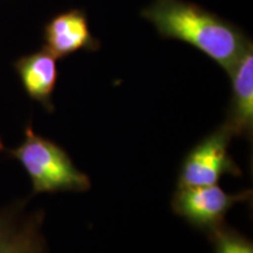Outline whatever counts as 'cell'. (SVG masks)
I'll use <instances>...</instances> for the list:
<instances>
[{
    "instance_id": "obj_6",
    "label": "cell",
    "mask_w": 253,
    "mask_h": 253,
    "mask_svg": "<svg viewBox=\"0 0 253 253\" xmlns=\"http://www.w3.org/2000/svg\"><path fill=\"white\" fill-rule=\"evenodd\" d=\"M231 100L224 126L232 136L251 138L253 132V45L245 50L229 74Z\"/></svg>"
},
{
    "instance_id": "obj_1",
    "label": "cell",
    "mask_w": 253,
    "mask_h": 253,
    "mask_svg": "<svg viewBox=\"0 0 253 253\" xmlns=\"http://www.w3.org/2000/svg\"><path fill=\"white\" fill-rule=\"evenodd\" d=\"M141 15L163 39L195 47L227 74L252 45L242 28L192 1L153 0Z\"/></svg>"
},
{
    "instance_id": "obj_2",
    "label": "cell",
    "mask_w": 253,
    "mask_h": 253,
    "mask_svg": "<svg viewBox=\"0 0 253 253\" xmlns=\"http://www.w3.org/2000/svg\"><path fill=\"white\" fill-rule=\"evenodd\" d=\"M9 154L26 170L34 194L90 189L89 177L74 166L68 154L54 142L37 135L31 126L25 129L23 143Z\"/></svg>"
},
{
    "instance_id": "obj_9",
    "label": "cell",
    "mask_w": 253,
    "mask_h": 253,
    "mask_svg": "<svg viewBox=\"0 0 253 253\" xmlns=\"http://www.w3.org/2000/svg\"><path fill=\"white\" fill-rule=\"evenodd\" d=\"M209 236L214 244V253H253L252 243L224 224Z\"/></svg>"
},
{
    "instance_id": "obj_10",
    "label": "cell",
    "mask_w": 253,
    "mask_h": 253,
    "mask_svg": "<svg viewBox=\"0 0 253 253\" xmlns=\"http://www.w3.org/2000/svg\"><path fill=\"white\" fill-rule=\"evenodd\" d=\"M5 150V147H4V143H2V141H1V138H0V153H1V151H4Z\"/></svg>"
},
{
    "instance_id": "obj_3",
    "label": "cell",
    "mask_w": 253,
    "mask_h": 253,
    "mask_svg": "<svg viewBox=\"0 0 253 253\" xmlns=\"http://www.w3.org/2000/svg\"><path fill=\"white\" fill-rule=\"evenodd\" d=\"M232 137L229 129L221 125L199 142L183 161L178 188L213 185L224 175L242 176V169L229 153Z\"/></svg>"
},
{
    "instance_id": "obj_5",
    "label": "cell",
    "mask_w": 253,
    "mask_h": 253,
    "mask_svg": "<svg viewBox=\"0 0 253 253\" xmlns=\"http://www.w3.org/2000/svg\"><path fill=\"white\" fill-rule=\"evenodd\" d=\"M45 48L56 60L86 50L100 49V40L93 36L87 12L81 8H72L60 12L49 19L43 27Z\"/></svg>"
},
{
    "instance_id": "obj_8",
    "label": "cell",
    "mask_w": 253,
    "mask_h": 253,
    "mask_svg": "<svg viewBox=\"0 0 253 253\" xmlns=\"http://www.w3.org/2000/svg\"><path fill=\"white\" fill-rule=\"evenodd\" d=\"M14 68L28 96L52 113L54 110L53 93L59 77L54 56L43 47L19 58L14 62Z\"/></svg>"
},
{
    "instance_id": "obj_4",
    "label": "cell",
    "mask_w": 253,
    "mask_h": 253,
    "mask_svg": "<svg viewBox=\"0 0 253 253\" xmlns=\"http://www.w3.org/2000/svg\"><path fill=\"white\" fill-rule=\"evenodd\" d=\"M251 190L239 194H226L217 184L178 188L172 197V210L190 225L210 235L224 224L226 213L242 202H248Z\"/></svg>"
},
{
    "instance_id": "obj_7",
    "label": "cell",
    "mask_w": 253,
    "mask_h": 253,
    "mask_svg": "<svg viewBox=\"0 0 253 253\" xmlns=\"http://www.w3.org/2000/svg\"><path fill=\"white\" fill-rule=\"evenodd\" d=\"M21 209L23 205H13L0 210V253H47L42 213L24 218Z\"/></svg>"
}]
</instances>
